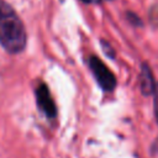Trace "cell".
<instances>
[{
    "instance_id": "2",
    "label": "cell",
    "mask_w": 158,
    "mask_h": 158,
    "mask_svg": "<svg viewBox=\"0 0 158 158\" xmlns=\"http://www.w3.org/2000/svg\"><path fill=\"white\" fill-rule=\"evenodd\" d=\"M89 68L91 69L95 79L104 90H112L116 86V78L112 72L100 60L98 57L91 56L89 58Z\"/></svg>"
},
{
    "instance_id": "4",
    "label": "cell",
    "mask_w": 158,
    "mask_h": 158,
    "mask_svg": "<svg viewBox=\"0 0 158 158\" xmlns=\"http://www.w3.org/2000/svg\"><path fill=\"white\" fill-rule=\"evenodd\" d=\"M139 89L143 95H149L154 93L156 85H154V79L151 72V68L147 64H143L141 68L139 73Z\"/></svg>"
},
{
    "instance_id": "3",
    "label": "cell",
    "mask_w": 158,
    "mask_h": 158,
    "mask_svg": "<svg viewBox=\"0 0 158 158\" xmlns=\"http://www.w3.org/2000/svg\"><path fill=\"white\" fill-rule=\"evenodd\" d=\"M36 99L38 107L48 116V117H54L57 114V109L54 105V101L51 96V93L48 88L44 84H40L37 90H36Z\"/></svg>"
},
{
    "instance_id": "1",
    "label": "cell",
    "mask_w": 158,
    "mask_h": 158,
    "mask_svg": "<svg viewBox=\"0 0 158 158\" xmlns=\"http://www.w3.org/2000/svg\"><path fill=\"white\" fill-rule=\"evenodd\" d=\"M27 36L25 26L16 11L4 0H0V44L9 53L23 51Z\"/></svg>"
},
{
    "instance_id": "7",
    "label": "cell",
    "mask_w": 158,
    "mask_h": 158,
    "mask_svg": "<svg viewBox=\"0 0 158 158\" xmlns=\"http://www.w3.org/2000/svg\"><path fill=\"white\" fill-rule=\"evenodd\" d=\"M81 1H83V2H86V4H88V2H91V0H81Z\"/></svg>"
},
{
    "instance_id": "6",
    "label": "cell",
    "mask_w": 158,
    "mask_h": 158,
    "mask_svg": "<svg viewBox=\"0 0 158 158\" xmlns=\"http://www.w3.org/2000/svg\"><path fill=\"white\" fill-rule=\"evenodd\" d=\"M102 48H104V51L107 53V56H110V57H112V56H114V51L111 49V46H110L109 43L102 42Z\"/></svg>"
},
{
    "instance_id": "5",
    "label": "cell",
    "mask_w": 158,
    "mask_h": 158,
    "mask_svg": "<svg viewBox=\"0 0 158 158\" xmlns=\"http://www.w3.org/2000/svg\"><path fill=\"white\" fill-rule=\"evenodd\" d=\"M154 112H156V118L158 121V85L154 89Z\"/></svg>"
}]
</instances>
